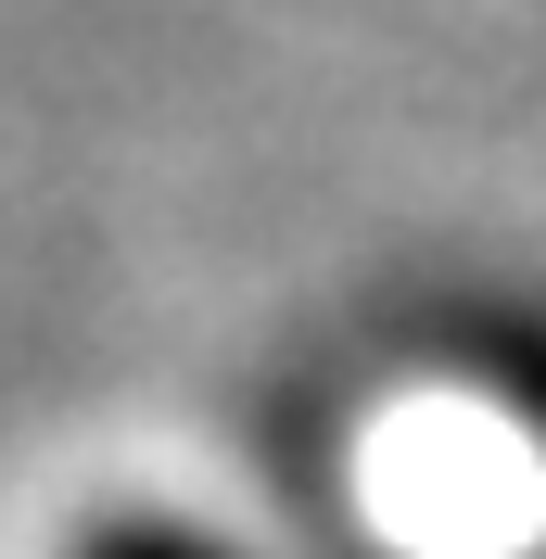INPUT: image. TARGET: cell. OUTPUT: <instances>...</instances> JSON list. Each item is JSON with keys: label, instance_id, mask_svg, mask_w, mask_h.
Returning a JSON list of instances; mask_svg holds the SVG:
<instances>
[{"label": "cell", "instance_id": "6da1fadb", "mask_svg": "<svg viewBox=\"0 0 546 559\" xmlns=\"http://www.w3.org/2000/svg\"><path fill=\"white\" fill-rule=\"evenodd\" d=\"M76 559H229V547L191 534V522H166V509H115V522L76 534Z\"/></svg>", "mask_w": 546, "mask_h": 559}]
</instances>
